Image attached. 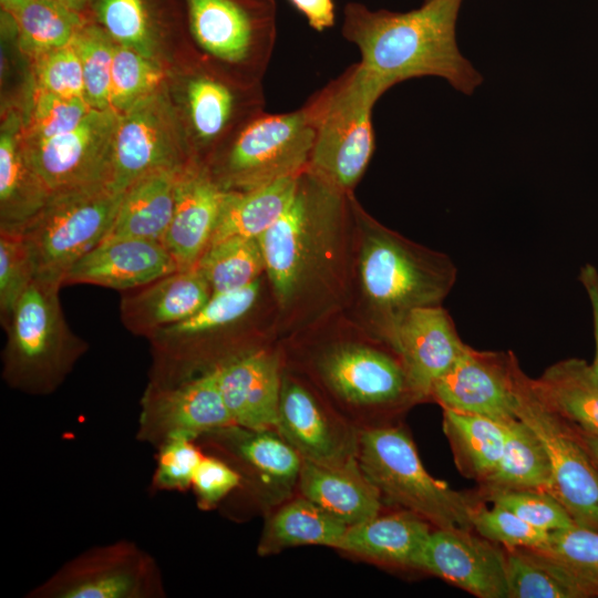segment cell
Wrapping results in <instances>:
<instances>
[{
  "label": "cell",
  "instance_id": "1",
  "mask_svg": "<svg viewBox=\"0 0 598 598\" xmlns=\"http://www.w3.org/2000/svg\"><path fill=\"white\" fill-rule=\"evenodd\" d=\"M462 2L424 0L420 8L406 12L371 10L349 2L341 34L358 48L360 65L384 93L409 79L437 76L470 95L483 78L457 47Z\"/></svg>",
  "mask_w": 598,
  "mask_h": 598
},
{
  "label": "cell",
  "instance_id": "2",
  "mask_svg": "<svg viewBox=\"0 0 598 598\" xmlns=\"http://www.w3.org/2000/svg\"><path fill=\"white\" fill-rule=\"evenodd\" d=\"M383 93L358 62L303 104L313 128L307 171L337 193L350 195L371 161L372 109Z\"/></svg>",
  "mask_w": 598,
  "mask_h": 598
},
{
  "label": "cell",
  "instance_id": "3",
  "mask_svg": "<svg viewBox=\"0 0 598 598\" xmlns=\"http://www.w3.org/2000/svg\"><path fill=\"white\" fill-rule=\"evenodd\" d=\"M62 286L35 277L3 326L1 374L12 390L40 396L55 392L89 349L64 317L59 297Z\"/></svg>",
  "mask_w": 598,
  "mask_h": 598
},
{
  "label": "cell",
  "instance_id": "4",
  "mask_svg": "<svg viewBox=\"0 0 598 598\" xmlns=\"http://www.w3.org/2000/svg\"><path fill=\"white\" fill-rule=\"evenodd\" d=\"M362 220L360 277L381 337L408 311L441 305L457 271L447 255L421 247L363 214Z\"/></svg>",
  "mask_w": 598,
  "mask_h": 598
},
{
  "label": "cell",
  "instance_id": "5",
  "mask_svg": "<svg viewBox=\"0 0 598 598\" xmlns=\"http://www.w3.org/2000/svg\"><path fill=\"white\" fill-rule=\"evenodd\" d=\"M357 460L384 507L414 513L433 528L473 529L472 517L481 503L434 478L402 424L360 431Z\"/></svg>",
  "mask_w": 598,
  "mask_h": 598
},
{
  "label": "cell",
  "instance_id": "6",
  "mask_svg": "<svg viewBox=\"0 0 598 598\" xmlns=\"http://www.w3.org/2000/svg\"><path fill=\"white\" fill-rule=\"evenodd\" d=\"M311 370L328 400L359 431L394 424L398 414L419 403L388 344L339 343L315 357Z\"/></svg>",
  "mask_w": 598,
  "mask_h": 598
},
{
  "label": "cell",
  "instance_id": "7",
  "mask_svg": "<svg viewBox=\"0 0 598 598\" xmlns=\"http://www.w3.org/2000/svg\"><path fill=\"white\" fill-rule=\"evenodd\" d=\"M198 58L229 76L262 83L277 39L275 0H183Z\"/></svg>",
  "mask_w": 598,
  "mask_h": 598
},
{
  "label": "cell",
  "instance_id": "8",
  "mask_svg": "<svg viewBox=\"0 0 598 598\" xmlns=\"http://www.w3.org/2000/svg\"><path fill=\"white\" fill-rule=\"evenodd\" d=\"M313 128L306 107L256 114L212 156L205 167L226 192H241L307 169Z\"/></svg>",
  "mask_w": 598,
  "mask_h": 598
},
{
  "label": "cell",
  "instance_id": "9",
  "mask_svg": "<svg viewBox=\"0 0 598 598\" xmlns=\"http://www.w3.org/2000/svg\"><path fill=\"white\" fill-rule=\"evenodd\" d=\"M350 195L331 189L307 169L296 194L277 221L259 238L267 274L280 302L290 301L309 278Z\"/></svg>",
  "mask_w": 598,
  "mask_h": 598
},
{
  "label": "cell",
  "instance_id": "10",
  "mask_svg": "<svg viewBox=\"0 0 598 598\" xmlns=\"http://www.w3.org/2000/svg\"><path fill=\"white\" fill-rule=\"evenodd\" d=\"M168 86L194 161L204 166L245 122L265 111L262 83L238 81L200 58L171 74Z\"/></svg>",
  "mask_w": 598,
  "mask_h": 598
},
{
  "label": "cell",
  "instance_id": "11",
  "mask_svg": "<svg viewBox=\"0 0 598 598\" xmlns=\"http://www.w3.org/2000/svg\"><path fill=\"white\" fill-rule=\"evenodd\" d=\"M196 441L239 473L240 486L229 497L243 514L264 516L297 493L302 458L276 429L230 424Z\"/></svg>",
  "mask_w": 598,
  "mask_h": 598
},
{
  "label": "cell",
  "instance_id": "12",
  "mask_svg": "<svg viewBox=\"0 0 598 598\" xmlns=\"http://www.w3.org/2000/svg\"><path fill=\"white\" fill-rule=\"evenodd\" d=\"M122 194L103 186L52 195L21 233L34 259L35 277L63 285L69 269L106 236Z\"/></svg>",
  "mask_w": 598,
  "mask_h": 598
},
{
  "label": "cell",
  "instance_id": "13",
  "mask_svg": "<svg viewBox=\"0 0 598 598\" xmlns=\"http://www.w3.org/2000/svg\"><path fill=\"white\" fill-rule=\"evenodd\" d=\"M28 598H164L156 559L135 542L120 539L83 550L65 561Z\"/></svg>",
  "mask_w": 598,
  "mask_h": 598
},
{
  "label": "cell",
  "instance_id": "14",
  "mask_svg": "<svg viewBox=\"0 0 598 598\" xmlns=\"http://www.w3.org/2000/svg\"><path fill=\"white\" fill-rule=\"evenodd\" d=\"M169 81V80H168ZM168 81L118 114L110 188L122 194L141 177L194 161Z\"/></svg>",
  "mask_w": 598,
  "mask_h": 598
},
{
  "label": "cell",
  "instance_id": "15",
  "mask_svg": "<svg viewBox=\"0 0 598 598\" xmlns=\"http://www.w3.org/2000/svg\"><path fill=\"white\" fill-rule=\"evenodd\" d=\"M517 417L534 431L547 452L550 494L577 525L598 530V466L579 430L542 400L524 371L518 382Z\"/></svg>",
  "mask_w": 598,
  "mask_h": 598
},
{
  "label": "cell",
  "instance_id": "16",
  "mask_svg": "<svg viewBox=\"0 0 598 598\" xmlns=\"http://www.w3.org/2000/svg\"><path fill=\"white\" fill-rule=\"evenodd\" d=\"M117 121L118 114L112 109H93L70 132L38 143L21 138L31 165L51 195L110 188Z\"/></svg>",
  "mask_w": 598,
  "mask_h": 598
},
{
  "label": "cell",
  "instance_id": "17",
  "mask_svg": "<svg viewBox=\"0 0 598 598\" xmlns=\"http://www.w3.org/2000/svg\"><path fill=\"white\" fill-rule=\"evenodd\" d=\"M87 17L116 43L155 60L171 74L197 59L183 0H90Z\"/></svg>",
  "mask_w": 598,
  "mask_h": 598
},
{
  "label": "cell",
  "instance_id": "18",
  "mask_svg": "<svg viewBox=\"0 0 598 598\" xmlns=\"http://www.w3.org/2000/svg\"><path fill=\"white\" fill-rule=\"evenodd\" d=\"M140 405L136 440L155 448L173 437L197 440L233 424L215 368L175 382H148Z\"/></svg>",
  "mask_w": 598,
  "mask_h": 598
},
{
  "label": "cell",
  "instance_id": "19",
  "mask_svg": "<svg viewBox=\"0 0 598 598\" xmlns=\"http://www.w3.org/2000/svg\"><path fill=\"white\" fill-rule=\"evenodd\" d=\"M277 431L302 461L340 465L357 460L360 431L328 399L285 369Z\"/></svg>",
  "mask_w": 598,
  "mask_h": 598
},
{
  "label": "cell",
  "instance_id": "20",
  "mask_svg": "<svg viewBox=\"0 0 598 598\" xmlns=\"http://www.w3.org/2000/svg\"><path fill=\"white\" fill-rule=\"evenodd\" d=\"M522 371L512 351H481L467 344L455 363L435 382L431 400L442 409L506 423L518 419Z\"/></svg>",
  "mask_w": 598,
  "mask_h": 598
},
{
  "label": "cell",
  "instance_id": "21",
  "mask_svg": "<svg viewBox=\"0 0 598 598\" xmlns=\"http://www.w3.org/2000/svg\"><path fill=\"white\" fill-rule=\"evenodd\" d=\"M381 339L401 361L417 402L431 399L435 382L467 347L441 305L408 311Z\"/></svg>",
  "mask_w": 598,
  "mask_h": 598
},
{
  "label": "cell",
  "instance_id": "22",
  "mask_svg": "<svg viewBox=\"0 0 598 598\" xmlns=\"http://www.w3.org/2000/svg\"><path fill=\"white\" fill-rule=\"evenodd\" d=\"M472 530L433 528L419 570L478 598H508L506 549Z\"/></svg>",
  "mask_w": 598,
  "mask_h": 598
},
{
  "label": "cell",
  "instance_id": "23",
  "mask_svg": "<svg viewBox=\"0 0 598 598\" xmlns=\"http://www.w3.org/2000/svg\"><path fill=\"white\" fill-rule=\"evenodd\" d=\"M215 370L233 424L277 430L283 374L277 352L248 348L221 361Z\"/></svg>",
  "mask_w": 598,
  "mask_h": 598
},
{
  "label": "cell",
  "instance_id": "24",
  "mask_svg": "<svg viewBox=\"0 0 598 598\" xmlns=\"http://www.w3.org/2000/svg\"><path fill=\"white\" fill-rule=\"evenodd\" d=\"M178 270L162 241L106 238L81 257L65 274L63 285H93L130 291Z\"/></svg>",
  "mask_w": 598,
  "mask_h": 598
},
{
  "label": "cell",
  "instance_id": "25",
  "mask_svg": "<svg viewBox=\"0 0 598 598\" xmlns=\"http://www.w3.org/2000/svg\"><path fill=\"white\" fill-rule=\"evenodd\" d=\"M225 194L204 165L194 163L184 169L163 239L179 270L195 268L209 246Z\"/></svg>",
  "mask_w": 598,
  "mask_h": 598
},
{
  "label": "cell",
  "instance_id": "26",
  "mask_svg": "<svg viewBox=\"0 0 598 598\" xmlns=\"http://www.w3.org/2000/svg\"><path fill=\"white\" fill-rule=\"evenodd\" d=\"M210 296V287L196 267L178 269L126 291L120 303V316L130 332L148 339L158 330L192 317Z\"/></svg>",
  "mask_w": 598,
  "mask_h": 598
},
{
  "label": "cell",
  "instance_id": "27",
  "mask_svg": "<svg viewBox=\"0 0 598 598\" xmlns=\"http://www.w3.org/2000/svg\"><path fill=\"white\" fill-rule=\"evenodd\" d=\"M433 526L419 515L394 508L349 526L336 550L378 566L419 570Z\"/></svg>",
  "mask_w": 598,
  "mask_h": 598
},
{
  "label": "cell",
  "instance_id": "28",
  "mask_svg": "<svg viewBox=\"0 0 598 598\" xmlns=\"http://www.w3.org/2000/svg\"><path fill=\"white\" fill-rule=\"evenodd\" d=\"M18 103L4 106L0 130V231L21 234L51 198L24 151Z\"/></svg>",
  "mask_w": 598,
  "mask_h": 598
},
{
  "label": "cell",
  "instance_id": "29",
  "mask_svg": "<svg viewBox=\"0 0 598 598\" xmlns=\"http://www.w3.org/2000/svg\"><path fill=\"white\" fill-rule=\"evenodd\" d=\"M297 493L348 527L384 509L379 492L360 468L358 460L340 465L302 461Z\"/></svg>",
  "mask_w": 598,
  "mask_h": 598
},
{
  "label": "cell",
  "instance_id": "30",
  "mask_svg": "<svg viewBox=\"0 0 598 598\" xmlns=\"http://www.w3.org/2000/svg\"><path fill=\"white\" fill-rule=\"evenodd\" d=\"M186 167L156 171L128 186L103 239L131 237L163 243L173 218L178 182Z\"/></svg>",
  "mask_w": 598,
  "mask_h": 598
},
{
  "label": "cell",
  "instance_id": "31",
  "mask_svg": "<svg viewBox=\"0 0 598 598\" xmlns=\"http://www.w3.org/2000/svg\"><path fill=\"white\" fill-rule=\"evenodd\" d=\"M262 517L264 525L257 545V554L261 557L298 546L334 549L348 528L298 493Z\"/></svg>",
  "mask_w": 598,
  "mask_h": 598
},
{
  "label": "cell",
  "instance_id": "32",
  "mask_svg": "<svg viewBox=\"0 0 598 598\" xmlns=\"http://www.w3.org/2000/svg\"><path fill=\"white\" fill-rule=\"evenodd\" d=\"M533 384L551 410L579 431L598 435V379L585 360L558 361Z\"/></svg>",
  "mask_w": 598,
  "mask_h": 598
},
{
  "label": "cell",
  "instance_id": "33",
  "mask_svg": "<svg viewBox=\"0 0 598 598\" xmlns=\"http://www.w3.org/2000/svg\"><path fill=\"white\" fill-rule=\"evenodd\" d=\"M299 176L247 190L226 192L210 244L230 237L259 238L291 203Z\"/></svg>",
  "mask_w": 598,
  "mask_h": 598
},
{
  "label": "cell",
  "instance_id": "34",
  "mask_svg": "<svg viewBox=\"0 0 598 598\" xmlns=\"http://www.w3.org/2000/svg\"><path fill=\"white\" fill-rule=\"evenodd\" d=\"M508 598L598 597V588L549 554L506 549Z\"/></svg>",
  "mask_w": 598,
  "mask_h": 598
},
{
  "label": "cell",
  "instance_id": "35",
  "mask_svg": "<svg viewBox=\"0 0 598 598\" xmlns=\"http://www.w3.org/2000/svg\"><path fill=\"white\" fill-rule=\"evenodd\" d=\"M443 410V431L457 470L483 485L496 471L505 447V423L493 419Z\"/></svg>",
  "mask_w": 598,
  "mask_h": 598
},
{
  "label": "cell",
  "instance_id": "36",
  "mask_svg": "<svg viewBox=\"0 0 598 598\" xmlns=\"http://www.w3.org/2000/svg\"><path fill=\"white\" fill-rule=\"evenodd\" d=\"M506 441L495 473L481 485L485 494L506 489H543L550 493L551 471L547 452L520 419L505 423Z\"/></svg>",
  "mask_w": 598,
  "mask_h": 598
},
{
  "label": "cell",
  "instance_id": "37",
  "mask_svg": "<svg viewBox=\"0 0 598 598\" xmlns=\"http://www.w3.org/2000/svg\"><path fill=\"white\" fill-rule=\"evenodd\" d=\"M1 17L14 29L18 48L29 60L69 44L89 18L49 0H28Z\"/></svg>",
  "mask_w": 598,
  "mask_h": 598
},
{
  "label": "cell",
  "instance_id": "38",
  "mask_svg": "<svg viewBox=\"0 0 598 598\" xmlns=\"http://www.w3.org/2000/svg\"><path fill=\"white\" fill-rule=\"evenodd\" d=\"M196 268L216 293L258 280L265 272V260L258 238L230 237L210 244Z\"/></svg>",
  "mask_w": 598,
  "mask_h": 598
},
{
  "label": "cell",
  "instance_id": "39",
  "mask_svg": "<svg viewBox=\"0 0 598 598\" xmlns=\"http://www.w3.org/2000/svg\"><path fill=\"white\" fill-rule=\"evenodd\" d=\"M21 112V138L38 143L74 130L93 110L85 99L62 97L33 87L18 103Z\"/></svg>",
  "mask_w": 598,
  "mask_h": 598
},
{
  "label": "cell",
  "instance_id": "40",
  "mask_svg": "<svg viewBox=\"0 0 598 598\" xmlns=\"http://www.w3.org/2000/svg\"><path fill=\"white\" fill-rule=\"evenodd\" d=\"M171 72L132 48L115 44L111 73L110 109L122 114L162 87Z\"/></svg>",
  "mask_w": 598,
  "mask_h": 598
},
{
  "label": "cell",
  "instance_id": "41",
  "mask_svg": "<svg viewBox=\"0 0 598 598\" xmlns=\"http://www.w3.org/2000/svg\"><path fill=\"white\" fill-rule=\"evenodd\" d=\"M72 43L79 54L84 93L96 110L110 109L111 73L116 42L92 19L81 25Z\"/></svg>",
  "mask_w": 598,
  "mask_h": 598
},
{
  "label": "cell",
  "instance_id": "42",
  "mask_svg": "<svg viewBox=\"0 0 598 598\" xmlns=\"http://www.w3.org/2000/svg\"><path fill=\"white\" fill-rule=\"evenodd\" d=\"M35 276L34 259L24 236L19 233L0 231V320L2 327Z\"/></svg>",
  "mask_w": 598,
  "mask_h": 598
},
{
  "label": "cell",
  "instance_id": "43",
  "mask_svg": "<svg viewBox=\"0 0 598 598\" xmlns=\"http://www.w3.org/2000/svg\"><path fill=\"white\" fill-rule=\"evenodd\" d=\"M29 61L33 87L62 97L85 99L82 66L72 41Z\"/></svg>",
  "mask_w": 598,
  "mask_h": 598
},
{
  "label": "cell",
  "instance_id": "44",
  "mask_svg": "<svg viewBox=\"0 0 598 598\" xmlns=\"http://www.w3.org/2000/svg\"><path fill=\"white\" fill-rule=\"evenodd\" d=\"M487 499L516 514L532 526L554 532L576 525L563 504L543 489H506L485 494Z\"/></svg>",
  "mask_w": 598,
  "mask_h": 598
},
{
  "label": "cell",
  "instance_id": "45",
  "mask_svg": "<svg viewBox=\"0 0 598 598\" xmlns=\"http://www.w3.org/2000/svg\"><path fill=\"white\" fill-rule=\"evenodd\" d=\"M473 529L481 536L503 546L505 549H539L548 540L549 533L536 528L511 511L493 504H480L472 517Z\"/></svg>",
  "mask_w": 598,
  "mask_h": 598
},
{
  "label": "cell",
  "instance_id": "46",
  "mask_svg": "<svg viewBox=\"0 0 598 598\" xmlns=\"http://www.w3.org/2000/svg\"><path fill=\"white\" fill-rule=\"evenodd\" d=\"M156 451L152 489L184 492L192 488L195 471L205 454L197 441L177 436L161 444Z\"/></svg>",
  "mask_w": 598,
  "mask_h": 598
},
{
  "label": "cell",
  "instance_id": "47",
  "mask_svg": "<svg viewBox=\"0 0 598 598\" xmlns=\"http://www.w3.org/2000/svg\"><path fill=\"white\" fill-rule=\"evenodd\" d=\"M539 549L598 588V530L577 524L554 530Z\"/></svg>",
  "mask_w": 598,
  "mask_h": 598
},
{
  "label": "cell",
  "instance_id": "48",
  "mask_svg": "<svg viewBox=\"0 0 598 598\" xmlns=\"http://www.w3.org/2000/svg\"><path fill=\"white\" fill-rule=\"evenodd\" d=\"M239 473L223 458L205 453L192 482L198 508H216L240 486Z\"/></svg>",
  "mask_w": 598,
  "mask_h": 598
},
{
  "label": "cell",
  "instance_id": "49",
  "mask_svg": "<svg viewBox=\"0 0 598 598\" xmlns=\"http://www.w3.org/2000/svg\"><path fill=\"white\" fill-rule=\"evenodd\" d=\"M316 31H324L336 22L333 0H289Z\"/></svg>",
  "mask_w": 598,
  "mask_h": 598
},
{
  "label": "cell",
  "instance_id": "50",
  "mask_svg": "<svg viewBox=\"0 0 598 598\" xmlns=\"http://www.w3.org/2000/svg\"><path fill=\"white\" fill-rule=\"evenodd\" d=\"M579 279L588 295L592 312L595 359L590 364L594 374L598 379V271L592 265H585L579 275Z\"/></svg>",
  "mask_w": 598,
  "mask_h": 598
},
{
  "label": "cell",
  "instance_id": "51",
  "mask_svg": "<svg viewBox=\"0 0 598 598\" xmlns=\"http://www.w3.org/2000/svg\"><path fill=\"white\" fill-rule=\"evenodd\" d=\"M581 440L588 450L591 458L598 466V435L588 434L585 432L579 431Z\"/></svg>",
  "mask_w": 598,
  "mask_h": 598
},
{
  "label": "cell",
  "instance_id": "52",
  "mask_svg": "<svg viewBox=\"0 0 598 598\" xmlns=\"http://www.w3.org/2000/svg\"><path fill=\"white\" fill-rule=\"evenodd\" d=\"M68 7L76 12H80L84 16L89 13L90 0H49Z\"/></svg>",
  "mask_w": 598,
  "mask_h": 598
},
{
  "label": "cell",
  "instance_id": "53",
  "mask_svg": "<svg viewBox=\"0 0 598 598\" xmlns=\"http://www.w3.org/2000/svg\"><path fill=\"white\" fill-rule=\"evenodd\" d=\"M28 0H0L1 12L12 13L23 6Z\"/></svg>",
  "mask_w": 598,
  "mask_h": 598
}]
</instances>
